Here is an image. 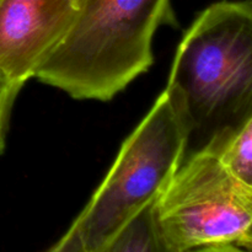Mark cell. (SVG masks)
Listing matches in <instances>:
<instances>
[{
	"label": "cell",
	"mask_w": 252,
	"mask_h": 252,
	"mask_svg": "<svg viewBox=\"0 0 252 252\" xmlns=\"http://www.w3.org/2000/svg\"><path fill=\"white\" fill-rule=\"evenodd\" d=\"M165 90L186 128V150L218 154L252 116V1H219L197 17Z\"/></svg>",
	"instance_id": "obj_1"
},
{
	"label": "cell",
	"mask_w": 252,
	"mask_h": 252,
	"mask_svg": "<svg viewBox=\"0 0 252 252\" xmlns=\"http://www.w3.org/2000/svg\"><path fill=\"white\" fill-rule=\"evenodd\" d=\"M161 24H175L170 0H84L34 78L78 100H111L152 66Z\"/></svg>",
	"instance_id": "obj_2"
},
{
	"label": "cell",
	"mask_w": 252,
	"mask_h": 252,
	"mask_svg": "<svg viewBox=\"0 0 252 252\" xmlns=\"http://www.w3.org/2000/svg\"><path fill=\"white\" fill-rule=\"evenodd\" d=\"M187 132L165 90L126 139L108 174L54 252H105L121 228L154 203L186 155Z\"/></svg>",
	"instance_id": "obj_3"
},
{
	"label": "cell",
	"mask_w": 252,
	"mask_h": 252,
	"mask_svg": "<svg viewBox=\"0 0 252 252\" xmlns=\"http://www.w3.org/2000/svg\"><path fill=\"white\" fill-rule=\"evenodd\" d=\"M154 209L162 252L245 250L252 230V189L208 150L185 158Z\"/></svg>",
	"instance_id": "obj_4"
},
{
	"label": "cell",
	"mask_w": 252,
	"mask_h": 252,
	"mask_svg": "<svg viewBox=\"0 0 252 252\" xmlns=\"http://www.w3.org/2000/svg\"><path fill=\"white\" fill-rule=\"evenodd\" d=\"M75 0H0V69L25 84L73 26Z\"/></svg>",
	"instance_id": "obj_5"
},
{
	"label": "cell",
	"mask_w": 252,
	"mask_h": 252,
	"mask_svg": "<svg viewBox=\"0 0 252 252\" xmlns=\"http://www.w3.org/2000/svg\"><path fill=\"white\" fill-rule=\"evenodd\" d=\"M154 206L155 202L133 216L118 230L105 252H162Z\"/></svg>",
	"instance_id": "obj_6"
},
{
	"label": "cell",
	"mask_w": 252,
	"mask_h": 252,
	"mask_svg": "<svg viewBox=\"0 0 252 252\" xmlns=\"http://www.w3.org/2000/svg\"><path fill=\"white\" fill-rule=\"evenodd\" d=\"M218 155L226 169L252 189V116Z\"/></svg>",
	"instance_id": "obj_7"
},
{
	"label": "cell",
	"mask_w": 252,
	"mask_h": 252,
	"mask_svg": "<svg viewBox=\"0 0 252 252\" xmlns=\"http://www.w3.org/2000/svg\"><path fill=\"white\" fill-rule=\"evenodd\" d=\"M25 84L15 80L0 69V155L4 153L12 106Z\"/></svg>",
	"instance_id": "obj_8"
},
{
	"label": "cell",
	"mask_w": 252,
	"mask_h": 252,
	"mask_svg": "<svg viewBox=\"0 0 252 252\" xmlns=\"http://www.w3.org/2000/svg\"><path fill=\"white\" fill-rule=\"evenodd\" d=\"M245 250H252V230L249 235L248 241H246V246H245Z\"/></svg>",
	"instance_id": "obj_9"
},
{
	"label": "cell",
	"mask_w": 252,
	"mask_h": 252,
	"mask_svg": "<svg viewBox=\"0 0 252 252\" xmlns=\"http://www.w3.org/2000/svg\"><path fill=\"white\" fill-rule=\"evenodd\" d=\"M75 1L78 2V5H79V6H80V4L84 1V0H75Z\"/></svg>",
	"instance_id": "obj_10"
}]
</instances>
